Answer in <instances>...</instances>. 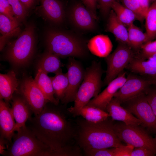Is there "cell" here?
I'll return each instance as SVG.
<instances>
[{
	"label": "cell",
	"instance_id": "6da1fadb",
	"mask_svg": "<svg viewBox=\"0 0 156 156\" xmlns=\"http://www.w3.org/2000/svg\"><path fill=\"white\" fill-rule=\"evenodd\" d=\"M49 103L39 114L27 120L26 126L54 152L55 156H81L80 148L73 144L75 128L57 105Z\"/></svg>",
	"mask_w": 156,
	"mask_h": 156
},
{
	"label": "cell",
	"instance_id": "9c48e42d",
	"mask_svg": "<svg viewBox=\"0 0 156 156\" xmlns=\"http://www.w3.org/2000/svg\"><path fill=\"white\" fill-rule=\"evenodd\" d=\"M123 103H125V108L141 121L143 127L156 134V116L147 101L145 93Z\"/></svg>",
	"mask_w": 156,
	"mask_h": 156
},
{
	"label": "cell",
	"instance_id": "f546056e",
	"mask_svg": "<svg viewBox=\"0 0 156 156\" xmlns=\"http://www.w3.org/2000/svg\"><path fill=\"white\" fill-rule=\"evenodd\" d=\"M146 33L149 41L156 38V0L150 6L144 17Z\"/></svg>",
	"mask_w": 156,
	"mask_h": 156
},
{
	"label": "cell",
	"instance_id": "cb8c5ba5",
	"mask_svg": "<svg viewBox=\"0 0 156 156\" xmlns=\"http://www.w3.org/2000/svg\"><path fill=\"white\" fill-rule=\"evenodd\" d=\"M62 66L60 57L48 51L42 55L37 64L38 69H40L47 74L50 73L56 74L62 70Z\"/></svg>",
	"mask_w": 156,
	"mask_h": 156
},
{
	"label": "cell",
	"instance_id": "f1b7e54d",
	"mask_svg": "<svg viewBox=\"0 0 156 156\" xmlns=\"http://www.w3.org/2000/svg\"><path fill=\"white\" fill-rule=\"evenodd\" d=\"M118 19L126 27L138 20L136 14L118 1L114 2L111 6Z\"/></svg>",
	"mask_w": 156,
	"mask_h": 156
},
{
	"label": "cell",
	"instance_id": "52a82bcc",
	"mask_svg": "<svg viewBox=\"0 0 156 156\" xmlns=\"http://www.w3.org/2000/svg\"><path fill=\"white\" fill-rule=\"evenodd\" d=\"M139 125L126 124L123 122L114 123L115 132L119 139L134 148L143 147L156 154V143L154 138Z\"/></svg>",
	"mask_w": 156,
	"mask_h": 156
},
{
	"label": "cell",
	"instance_id": "7dc6e473",
	"mask_svg": "<svg viewBox=\"0 0 156 156\" xmlns=\"http://www.w3.org/2000/svg\"><path fill=\"white\" fill-rule=\"evenodd\" d=\"M154 139L155 140V142L156 143V136L155 137V138H154Z\"/></svg>",
	"mask_w": 156,
	"mask_h": 156
},
{
	"label": "cell",
	"instance_id": "f6af8a7d",
	"mask_svg": "<svg viewBox=\"0 0 156 156\" xmlns=\"http://www.w3.org/2000/svg\"><path fill=\"white\" fill-rule=\"evenodd\" d=\"M150 57L156 59V53L153 54V55H151V57Z\"/></svg>",
	"mask_w": 156,
	"mask_h": 156
},
{
	"label": "cell",
	"instance_id": "277c9868",
	"mask_svg": "<svg viewBox=\"0 0 156 156\" xmlns=\"http://www.w3.org/2000/svg\"><path fill=\"white\" fill-rule=\"evenodd\" d=\"M14 133L13 142L2 154L8 156H55L54 152L27 127Z\"/></svg>",
	"mask_w": 156,
	"mask_h": 156
},
{
	"label": "cell",
	"instance_id": "484cf974",
	"mask_svg": "<svg viewBox=\"0 0 156 156\" xmlns=\"http://www.w3.org/2000/svg\"><path fill=\"white\" fill-rule=\"evenodd\" d=\"M127 67L132 72L141 75H156V66L141 57H134Z\"/></svg>",
	"mask_w": 156,
	"mask_h": 156
},
{
	"label": "cell",
	"instance_id": "ee69618b",
	"mask_svg": "<svg viewBox=\"0 0 156 156\" xmlns=\"http://www.w3.org/2000/svg\"><path fill=\"white\" fill-rule=\"evenodd\" d=\"M152 82V84L156 86V75L150 77Z\"/></svg>",
	"mask_w": 156,
	"mask_h": 156
},
{
	"label": "cell",
	"instance_id": "b9f144b4",
	"mask_svg": "<svg viewBox=\"0 0 156 156\" xmlns=\"http://www.w3.org/2000/svg\"><path fill=\"white\" fill-rule=\"evenodd\" d=\"M19 0L27 10L33 6L35 1V0Z\"/></svg>",
	"mask_w": 156,
	"mask_h": 156
},
{
	"label": "cell",
	"instance_id": "4fadbf2b",
	"mask_svg": "<svg viewBox=\"0 0 156 156\" xmlns=\"http://www.w3.org/2000/svg\"><path fill=\"white\" fill-rule=\"evenodd\" d=\"M126 79V73L123 71L110 81L102 92L91 99L86 105L106 111L107 105L122 86Z\"/></svg>",
	"mask_w": 156,
	"mask_h": 156
},
{
	"label": "cell",
	"instance_id": "5bb4252c",
	"mask_svg": "<svg viewBox=\"0 0 156 156\" xmlns=\"http://www.w3.org/2000/svg\"><path fill=\"white\" fill-rule=\"evenodd\" d=\"M70 19L77 28L83 30H92L96 27V20L85 6L80 3L75 4L69 13Z\"/></svg>",
	"mask_w": 156,
	"mask_h": 156
},
{
	"label": "cell",
	"instance_id": "d4e9b609",
	"mask_svg": "<svg viewBox=\"0 0 156 156\" xmlns=\"http://www.w3.org/2000/svg\"><path fill=\"white\" fill-rule=\"evenodd\" d=\"M80 116L87 121L96 123L105 120L110 117L106 111L99 108L86 105L76 113L75 116Z\"/></svg>",
	"mask_w": 156,
	"mask_h": 156
},
{
	"label": "cell",
	"instance_id": "ffe728a7",
	"mask_svg": "<svg viewBox=\"0 0 156 156\" xmlns=\"http://www.w3.org/2000/svg\"><path fill=\"white\" fill-rule=\"evenodd\" d=\"M87 47L90 52L100 57H106L112 51L113 44L108 36L100 34L92 38L88 42Z\"/></svg>",
	"mask_w": 156,
	"mask_h": 156
},
{
	"label": "cell",
	"instance_id": "2e32d148",
	"mask_svg": "<svg viewBox=\"0 0 156 156\" xmlns=\"http://www.w3.org/2000/svg\"><path fill=\"white\" fill-rule=\"evenodd\" d=\"M16 123L11 108L3 99H0V138L11 144Z\"/></svg>",
	"mask_w": 156,
	"mask_h": 156
},
{
	"label": "cell",
	"instance_id": "e0dca14e",
	"mask_svg": "<svg viewBox=\"0 0 156 156\" xmlns=\"http://www.w3.org/2000/svg\"><path fill=\"white\" fill-rule=\"evenodd\" d=\"M114 97L107 105L106 110L113 120L121 121L129 125H142V122Z\"/></svg>",
	"mask_w": 156,
	"mask_h": 156
},
{
	"label": "cell",
	"instance_id": "7bdbcfd3",
	"mask_svg": "<svg viewBox=\"0 0 156 156\" xmlns=\"http://www.w3.org/2000/svg\"><path fill=\"white\" fill-rule=\"evenodd\" d=\"M147 60L151 63L156 66V59L150 57L147 58Z\"/></svg>",
	"mask_w": 156,
	"mask_h": 156
},
{
	"label": "cell",
	"instance_id": "bcb514c9",
	"mask_svg": "<svg viewBox=\"0 0 156 156\" xmlns=\"http://www.w3.org/2000/svg\"><path fill=\"white\" fill-rule=\"evenodd\" d=\"M155 0H149L150 3H153Z\"/></svg>",
	"mask_w": 156,
	"mask_h": 156
},
{
	"label": "cell",
	"instance_id": "d6986e66",
	"mask_svg": "<svg viewBox=\"0 0 156 156\" xmlns=\"http://www.w3.org/2000/svg\"><path fill=\"white\" fill-rule=\"evenodd\" d=\"M19 81L15 72L11 70L7 73L0 74V98L8 104L19 86Z\"/></svg>",
	"mask_w": 156,
	"mask_h": 156
},
{
	"label": "cell",
	"instance_id": "30bf717a",
	"mask_svg": "<svg viewBox=\"0 0 156 156\" xmlns=\"http://www.w3.org/2000/svg\"><path fill=\"white\" fill-rule=\"evenodd\" d=\"M16 92L24 98L34 115L39 114L50 102L31 77L24 78Z\"/></svg>",
	"mask_w": 156,
	"mask_h": 156
},
{
	"label": "cell",
	"instance_id": "7c38bea8",
	"mask_svg": "<svg viewBox=\"0 0 156 156\" xmlns=\"http://www.w3.org/2000/svg\"><path fill=\"white\" fill-rule=\"evenodd\" d=\"M68 87L64 96L61 101L66 105L74 101L78 90L83 80L85 70L75 58L69 57L66 64Z\"/></svg>",
	"mask_w": 156,
	"mask_h": 156
},
{
	"label": "cell",
	"instance_id": "ab89813d",
	"mask_svg": "<svg viewBox=\"0 0 156 156\" xmlns=\"http://www.w3.org/2000/svg\"><path fill=\"white\" fill-rule=\"evenodd\" d=\"M152 151L143 147L134 148L131 156H153L155 155Z\"/></svg>",
	"mask_w": 156,
	"mask_h": 156
},
{
	"label": "cell",
	"instance_id": "f35d334b",
	"mask_svg": "<svg viewBox=\"0 0 156 156\" xmlns=\"http://www.w3.org/2000/svg\"><path fill=\"white\" fill-rule=\"evenodd\" d=\"M83 5L89 11L94 18L98 19L96 9L98 5L97 0H82Z\"/></svg>",
	"mask_w": 156,
	"mask_h": 156
},
{
	"label": "cell",
	"instance_id": "d590c367",
	"mask_svg": "<svg viewBox=\"0 0 156 156\" xmlns=\"http://www.w3.org/2000/svg\"><path fill=\"white\" fill-rule=\"evenodd\" d=\"M154 86L155 88H150V86L145 94L147 101L156 116V86Z\"/></svg>",
	"mask_w": 156,
	"mask_h": 156
},
{
	"label": "cell",
	"instance_id": "3957f363",
	"mask_svg": "<svg viewBox=\"0 0 156 156\" xmlns=\"http://www.w3.org/2000/svg\"><path fill=\"white\" fill-rule=\"evenodd\" d=\"M45 38L47 51L60 57L83 58L88 54L87 43L73 33L50 29L47 32Z\"/></svg>",
	"mask_w": 156,
	"mask_h": 156
},
{
	"label": "cell",
	"instance_id": "7402d4cb",
	"mask_svg": "<svg viewBox=\"0 0 156 156\" xmlns=\"http://www.w3.org/2000/svg\"><path fill=\"white\" fill-rule=\"evenodd\" d=\"M109 15L106 31L113 34L120 43L129 45L128 29L126 26L118 19L112 9Z\"/></svg>",
	"mask_w": 156,
	"mask_h": 156
},
{
	"label": "cell",
	"instance_id": "e575fe53",
	"mask_svg": "<svg viewBox=\"0 0 156 156\" xmlns=\"http://www.w3.org/2000/svg\"><path fill=\"white\" fill-rule=\"evenodd\" d=\"M114 148L92 149L84 153L88 156H114Z\"/></svg>",
	"mask_w": 156,
	"mask_h": 156
},
{
	"label": "cell",
	"instance_id": "ac0fdd59",
	"mask_svg": "<svg viewBox=\"0 0 156 156\" xmlns=\"http://www.w3.org/2000/svg\"><path fill=\"white\" fill-rule=\"evenodd\" d=\"M40 9L48 19L57 24L63 23L65 18L63 5L58 0H40Z\"/></svg>",
	"mask_w": 156,
	"mask_h": 156
},
{
	"label": "cell",
	"instance_id": "60d3db41",
	"mask_svg": "<svg viewBox=\"0 0 156 156\" xmlns=\"http://www.w3.org/2000/svg\"><path fill=\"white\" fill-rule=\"evenodd\" d=\"M138 1L145 15L150 6L149 0H138Z\"/></svg>",
	"mask_w": 156,
	"mask_h": 156
},
{
	"label": "cell",
	"instance_id": "4dcf8cb0",
	"mask_svg": "<svg viewBox=\"0 0 156 156\" xmlns=\"http://www.w3.org/2000/svg\"><path fill=\"white\" fill-rule=\"evenodd\" d=\"M11 6L14 15L20 23L24 21L27 14V10L19 0H8Z\"/></svg>",
	"mask_w": 156,
	"mask_h": 156
},
{
	"label": "cell",
	"instance_id": "603a6c76",
	"mask_svg": "<svg viewBox=\"0 0 156 156\" xmlns=\"http://www.w3.org/2000/svg\"><path fill=\"white\" fill-rule=\"evenodd\" d=\"M34 80L50 102L58 105L59 102L55 97L51 80L50 77L48 76L47 74L42 70L38 69Z\"/></svg>",
	"mask_w": 156,
	"mask_h": 156
},
{
	"label": "cell",
	"instance_id": "7a4b0ae2",
	"mask_svg": "<svg viewBox=\"0 0 156 156\" xmlns=\"http://www.w3.org/2000/svg\"><path fill=\"white\" fill-rule=\"evenodd\" d=\"M112 120L94 123L81 119L77 120L75 142L83 152L122 145L116 135Z\"/></svg>",
	"mask_w": 156,
	"mask_h": 156
},
{
	"label": "cell",
	"instance_id": "83f0119b",
	"mask_svg": "<svg viewBox=\"0 0 156 156\" xmlns=\"http://www.w3.org/2000/svg\"><path fill=\"white\" fill-rule=\"evenodd\" d=\"M129 45L132 48H140L142 45L149 41L146 33H144L133 23L128 27Z\"/></svg>",
	"mask_w": 156,
	"mask_h": 156
},
{
	"label": "cell",
	"instance_id": "4316f807",
	"mask_svg": "<svg viewBox=\"0 0 156 156\" xmlns=\"http://www.w3.org/2000/svg\"><path fill=\"white\" fill-rule=\"evenodd\" d=\"M55 97L58 101L63 99L68 85L67 73H63L62 70L50 77Z\"/></svg>",
	"mask_w": 156,
	"mask_h": 156
},
{
	"label": "cell",
	"instance_id": "836d02e7",
	"mask_svg": "<svg viewBox=\"0 0 156 156\" xmlns=\"http://www.w3.org/2000/svg\"><path fill=\"white\" fill-rule=\"evenodd\" d=\"M0 13L14 21L19 22L15 16L8 0H0Z\"/></svg>",
	"mask_w": 156,
	"mask_h": 156
},
{
	"label": "cell",
	"instance_id": "ba28073f",
	"mask_svg": "<svg viewBox=\"0 0 156 156\" xmlns=\"http://www.w3.org/2000/svg\"><path fill=\"white\" fill-rule=\"evenodd\" d=\"M134 57L132 48L127 44L120 42L114 51L105 58L107 69L103 85H107L123 71Z\"/></svg>",
	"mask_w": 156,
	"mask_h": 156
},
{
	"label": "cell",
	"instance_id": "8d00e7d4",
	"mask_svg": "<svg viewBox=\"0 0 156 156\" xmlns=\"http://www.w3.org/2000/svg\"><path fill=\"white\" fill-rule=\"evenodd\" d=\"M134 147L133 146L127 144L123 145L114 148V156H131Z\"/></svg>",
	"mask_w": 156,
	"mask_h": 156
},
{
	"label": "cell",
	"instance_id": "5b68a950",
	"mask_svg": "<svg viewBox=\"0 0 156 156\" xmlns=\"http://www.w3.org/2000/svg\"><path fill=\"white\" fill-rule=\"evenodd\" d=\"M103 70L100 62L93 61L85 70L84 77L77 93L73 106L67 109L75 116L77 112L86 105L100 91L103 82L102 77Z\"/></svg>",
	"mask_w": 156,
	"mask_h": 156
},
{
	"label": "cell",
	"instance_id": "74e56055",
	"mask_svg": "<svg viewBox=\"0 0 156 156\" xmlns=\"http://www.w3.org/2000/svg\"><path fill=\"white\" fill-rule=\"evenodd\" d=\"M117 0H97L98 5L100 10L104 16L109 14L111 10L112 4Z\"/></svg>",
	"mask_w": 156,
	"mask_h": 156
},
{
	"label": "cell",
	"instance_id": "44dd1931",
	"mask_svg": "<svg viewBox=\"0 0 156 156\" xmlns=\"http://www.w3.org/2000/svg\"><path fill=\"white\" fill-rule=\"evenodd\" d=\"M20 22L14 21L0 13V49L1 51L8 40L21 32Z\"/></svg>",
	"mask_w": 156,
	"mask_h": 156
},
{
	"label": "cell",
	"instance_id": "8992f818",
	"mask_svg": "<svg viewBox=\"0 0 156 156\" xmlns=\"http://www.w3.org/2000/svg\"><path fill=\"white\" fill-rule=\"evenodd\" d=\"M35 35L34 25H27L17 38L9 44L5 54V59L15 66L26 65L31 60L34 52Z\"/></svg>",
	"mask_w": 156,
	"mask_h": 156
},
{
	"label": "cell",
	"instance_id": "1f68e13d",
	"mask_svg": "<svg viewBox=\"0 0 156 156\" xmlns=\"http://www.w3.org/2000/svg\"><path fill=\"white\" fill-rule=\"evenodd\" d=\"M122 4L133 12L138 20L142 21L144 19L145 14L138 0H120Z\"/></svg>",
	"mask_w": 156,
	"mask_h": 156
},
{
	"label": "cell",
	"instance_id": "8fae6325",
	"mask_svg": "<svg viewBox=\"0 0 156 156\" xmlns=\"http://www.w3.org/2000/svg\"><path fill=\"white\" fill-rule=\"evenodd\" d=\"M152 85L150 78L129 75L122 86L115 94L114 98L122 103L141 94L145 93Z\"/></svg>",
	"mask_w": 156,
	"mask_h": 156
},
{
	"label": "cell",
	"instance_id": "d6a6232c",
	"mask_svg": "<svg viewBox=\"0 0 156 156\" xmlns=\"http://www.w3.org/2000/svg\"><path fill=\"white\" fill-rule=\"evenodd\" d=\"M150 41L142 46L141 57L145 59L156 53V40Z\"/></svg>",
	"mask_w": 156,
	"mask_h": 156
},
{
	"label": "cell",
	"instance_id": "9a60e30c",
	"mask_svg": "<svg viewBox=\"0 0 156 156\" xmlns=\"http://www.w3.org/2000/svg\"><path fill=\"white\" fill-rule=\"evenodd\" d=\"M11 102V111L16 123L15 131L26 126L33 112L25 100L17 92L14 94Z\"/></svg>",
	"mask_w": 156,
	"mask_h": 156
}]
</instances>
